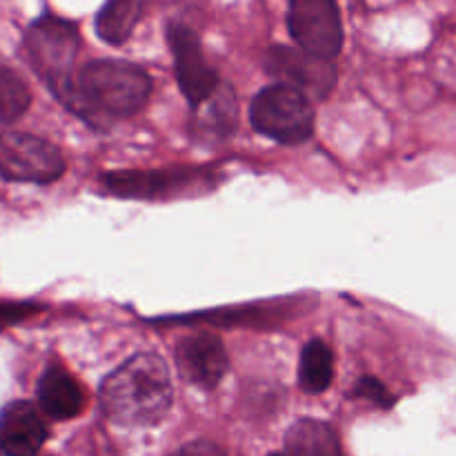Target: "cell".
Listing matches in <instances>:
<instances>
[{
	"label": "cell",
	"mask_w": 456,
	"mask_h": 456,
	"mask_svg": "<svg viewBox=\"0 0 456 456\" xmlns=\"http://www.w3.org/2000/svg\"><path fill=\"white\" fill-rule=\"evenodd\" d=\"M102 412L120 426H156L172 408L167 363L159 354H136L101 386Z\"/></svg>",
	"instance_id": "obj_1"
},
{
	"label": "cell",
	"mask_w": 456,
	"mask_h": 456,
	"mask_svg": "<svg viewBox=\"0 0 456 456\" xmlns=\"http://www.w3.org/2000/svg\"><path fill=\"white\" fill-rule=\"evenodd\" d=\"M151 94V78L145 69L127 61H92L71 78L67 105L78 114L94 118L102 116H132Z\"/></svg>",
	"instance_id": "obj_2"
},
{
	"label": "cell",
	"mask_w": 456,
	"mask_h": 456,
	"mask_svg": "<svg viewBox=\"0 0 456 456\" xmlns=\"http://www.w3.org/2000/svg\"><path fill=\"white\" fill-rule=\"evenodd\" d=\"M25 49L34 69L52 85L62 101H67L71 89V67L80 49V36L74 22L45 13L27 29Z\"/></svg>",
	"instance_id": "obj_3"
},
{
	"label": "cell",
	"mask_w": 456,
	"mask_h": 456,
	"mask_svg": "<svg viewBox=\"0 0 456 456\" xmlns=\"http://www.w3.org/2000/svg\"><path fill=\"white\" fill-rule=\"evenodd\" d=\"M249 120L263 136L283 145H298L314 134L312 101L289 85H272L254 96Z\"/></svg>",
	"instance_id": "obj_4"
},
{
	"label": "cell",
	"mask_w": 456,
	"mask_h": 456,
	"mask_svg": "<svg viewBox=\"0 0 456 456\" xmlns=\"http://www.w3.org/2000/svg\"><path fill=\"white\" fill-rule=\"evenodd\" d=\"M65 174V156L53 142L27 132L0 134V176L49 185Z\"/></svg>",
	"instance_id": "obj_5"
},
{
	"label": "cell",
	"mask_w": 456,
	"mask_h": 456,
	"mask_svg": "<svg viewBox=\"0 0 456 456\" xmlns=\"http://www.w3.org/2000/svg\"><path fill=\"white\" fill-rule=\"evenodd\" d=\"M288 27L298 49L334 61L343 47V25L337 0H289Z\"/></svg>",
	"instance_id": "obj_6"
},
{
	"label": "cell",
	"mask_w": 456,
	"mask_h": 456,
	"mask_svg": "<svg viewBox=\"0 0 456 456\" xmlns=\"http://www.w3.org/2000/svg\"><path fill=\"white\" fill-rule=\"evenodd\" d=\"M169 47L174 56V71H176L178 87L191 107L200 105L205 98L216 92L218 74L205 58L200 40L194 29L183 22H172L167 29Z\"/></svg>",
	"instance_id": "obj_7"
},
{
	"label": "cell",
	"mask_w": 456,
	"mask_h": 456,
	"mask_svg": "<svg viewBox=\"0 0 456 456\" xmlns=\"http://www.w3.org/2000/svg\"><path fill=\"white\" fill-rule=\"evenodd\" d=\"M263 62L267 74L274 76L281 85L298 89L307 98H325L337 83V69L332 61L316 58L303 49L272 47Z\"/></svg>",
	"instance_id": "obj_8"
},
{
	"label": "cell",
	"mask_w": 456,
	"mask_h": 456,
	"mask_svg": "<svg viewBox=\"0 0 456 456\" xmlns=\"http://www.w3.org/2000/svg\"><path fill=\"white\" fill-rule=\"evenodd\" d=\"M209 178V172L194 167L156 169V172H110L101 178L102 187L120 199H160L185 191Z\"/></svg>",
	"instance_id": "obj_9"
},
{
	"label": "cell",
	"mask_w": 456,
	"mask_h": 456,
	"mask_svg": "<svg viewBox=\"0 0 456 456\" xmlns=\"http://www.w3.org/2000/svg\"><path fill=\"white\" fill-rule=\"evenodd\" d=\"M178 372L200 390H214L225 377L230 361L225 346L216 334L196 332L181 338L176 346Z\"/></svg>",
	"instance_id": "obj_10"
},
{
	"label": "cell",
	"mask_w": 456,
	"mask_h": 456,
	"mask_svg": "<svg viewBox=\"0 0 456 456\" xmlns=\"http://www.w3.org/2000/svg\"><path fill=\"white\" fill-rule=\"evenodd\" d=\"M47 441V426L27 401H13L0 412V452L4 456H36Z\"/></svg>",
	"instance_id": "obj_11"
},
{
	"label": "cell",
	"mask_w": 456,
	"mask_h": 456,
	"mask_svg": "<svg viewBox=\"0 0 456 456\" xmlns=\"http://www.w3.org/2000/svg\"><path fill=\"white\" fill-rule=\"evenodd\" d=\"M38 403L53 421L78 417L83 410V390L78 381L62 368H49L38 381Z\"/></svg>",
	"instance_id": "obj_12"
},
{
	"label": "cell",
	"mask_w": 456,
	"mask_h": 456,
	"mask_svg": "<svg viewBox=\"0 0 456 456\" xmlns=\"http://www.w3.org/2000/svg\"><path fill=\"white\" fill-rule=\"evenodd\" d=\"M274 456H343L338 436L328 423L301 419L285 435V448Z\"/></svg>",
	"instance_id": "obj_13"
},
{
	"label": "cell",
	"mask_w": 456,
	"mask_h": 456,
	"mask_svg": "<svg viewBox=\"0 0 456 456\" xmlns=\"http://www.w3.org/2000/svg\"><path fill=\"white\" fill-rule=\"evenodd\" d=\"M150 0H107L96 13V34L107 45H123L145 13Z\"/></svg>",
	"instance_id": "obj_14"
},
{
	"label": "cell",
	"mask_w": 456,
	"mask_h": 456,
	"mask_svg": "<svg viewBox=\"0 0 456 456\" xmlns=\"http://www.w3.org/2000/svg\"><path fill=\"white\" fill-rule=\"evenodd\" d=\"M334 379V354L328 343L314 341L303 347L301 368H298V383L310 395H321L330 387Z\"/></svg>",
	"instance_id": "obj_15"
},
{
	"label": "cell",
	"mask_w": 456,
	"mask_h": 456,
	"mask_svg": "<svg viewBox=\"0 0 456 456\" xmlns=\"http://www.w3.org/2000/svg\"><path fill=\"white\" fill-rule=\"evenodd\" d=\"M200 132L208 136H227L236 125V105L230 89L216 87V92L194 107Z\"/></svg>",
	"instance_id": "obj_16"
},
{
	"label": "cell",
	"mask_w": 456,
	"mask_h": 456,
	"mask_svg": "<svg viewBox=\"0 0 456 456\" xmlns=\"http://www.w3.org/2000/svg\"><path fill=\"white\" fill-rule=\"evenodd\" d=\"M31 102L25 80L9 67H0V123L7 125L20 118Z\"/></svg>",
	"instance_id": "obj_17"
},
{
	"label": "cell",
	"mask_w": 456,
	"mask_h": 456,
	"mask_svg": "<svg viewBox=\"0 0 456 456\" xmlns=\"http://www.w3.org/2000/svg\"><path fill=\"white\" fill-rule=\"evenodd\" d=\"M354 396L372 401V403H377L379 408H386V410H390L392 405H395V396L390 395V390H387L381 381H377V379L372 377H363L359 383H356Z\"/></svg>",
	"instance_id": "obj_18"
},
{
	"label": "cell",
	"mask_w": 456,
	"mask_h": 456,
	"mask_svg": "<svg viewBox=\"0 0 456 456\" xmlns=\"http://www.w3.org/2000/svg\"><path fill=\"white\" fill-rule=\"evenodd\" d=\"M43 307L34 305V303H16V301H0V330L9 328V325H16L27 321L29 316H34L36 312H40Z\"/></svg>",
	"instance_id": "obj_19"
},
{
	"label": "cell",
	"mask_w": 456,
	"mask_h": 456,
	"mask_svg": "<svg viewBox=\"0 0 456 456\" xmlns=\"http://www.w3.org/2000/svg\"><path fill=\"white\" fill-rule=\"evenodd\" d=\"M172 456H225V452L216 444H212V441H194V444L183 445Z\"/></svg>",
	"instance_id": "obj_20"
}]
</instances>
